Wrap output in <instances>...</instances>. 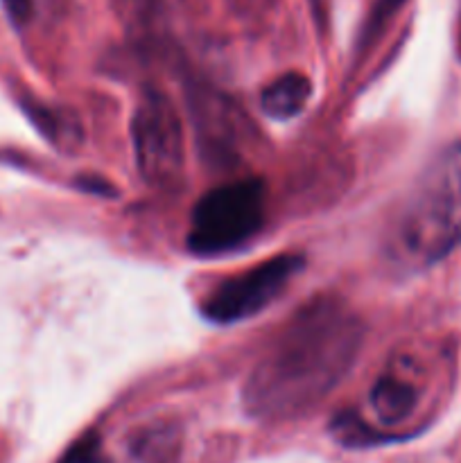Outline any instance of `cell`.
Returning a JSON list of instances; mask_svg holds the SVG:
<instances>
[{
    "instance_id": "1",
    "label": "cell",
    "mask_w": 461,
    "mask_h": 463,
    "mask_svg": "<svg viewBox=\"0 0 461 463\" xmlns=\"http://www.w3.org/2000/svg\"><path fill=\"white\" fill-rule=\"evenodd\" d=\"M362 335V321L339 298L306 303L249 373L242 392L249 414L262 420L306 414L342 383Z\"/></svg>"
},
{
    "instance_id": "2",
    "label": "cell",
    "mask_w": 461,
    "mask_h": 463,
    "mask_svg": "<svg viewBox=\"0 0 461 463\" xmlns=\"http://www.w3.org/2000/svg\"><path fill=\"white\" fill-rule=\"evenodd\" d=\"M405 262L428 267L461 242V143L443 149L419 176L396 224Z\"/></svg>"
},
{
    "instance_id": "3",
    "label": "cell",
    "mask_w": 461,
    "mask_h": 463,
    "mask_svg": "<svg viewBox=\"0 0 461 463\" xmlns=\"http://www.w3.org/2000/svg\"><path fill=\"white\" fill-rule=\"evenodd\" d=\"M265 215L267 190L260 181H233L208 190L193 208L188 249L197 256L233 251L262 229Z\"/></svg>"
},
{
    "instance_id": "4",
    "label": "cell",
    "mask_w": 461,
    "mask_h": 463,
    "mask_svg": "<svg viewBox=\"0 0 461 463\" xmlns=\"http://www.w3.org/2000/svg\"><path fill=\"white\" fill-rule=\"evenodd\" d=\"M131 143L140 176L158 190L183 179L185 145L176 107L163 93H147L131 118Z\"/></svg>"
},
{
    "instance_id": "5",
    "label": "cell",
    "mask_w": 461,
    "mask_h": 463,
    "mask_svg": "<svg viewBox=\"0 0 461 463\" xmlns=\"http://www.w3.org/2000/svg\"><path fill=\"white\" fill-rule=\"evenodd\" d=\"M306 260L296 253H280L251 269L221 280L202 301V315L215 324H238L256 317L285 292Z\"/></svg>"
},
{
    "instance_id": "6",
    "label": "cell",
    "mask_w": 461,
    "mask_h": 463,
    "mask_svg": "<svg viewBox=\"0 0 461 463\" xmlns=\"http://www.w3.org/2000/svg\"><path fill=\"white\" fill-rule=\"evenodd\" d=\"M429 369L419 357H398L380 373L369 393V407L373 419L384 430H398L409 425L428 402Z\"/></svg>"
},
{
    "instance_id": "7",
    "label": "cell",
    "mask_w": 461,
    "mask_h": 463,
    "mask_svg": "<svg viewBox=\"0 0 461 463\" xmlns=\"http://www.w3.org/2000/svg\"><path fill=\"white\" fill-rule=\"evenodd\" d=\"M312 84L301 72H285L271 81L260 95V107L274 120H289L306 109Z\"/></svg>"
},
{
    "instance_id": "8",
    "label": "cell",
    "mask_w": 461,
    "mask_h": 463,
    "mask_svg": "<svg viewBox=\"0 0 461 463\" xmlns=\"http://www.w3.org/2000/svg\"><path fill=\"white\" fill-rule=\"evenodd\" d=\"M131 452L140 463H174L179 455V439L170 428L143 430L138 437L131 441Z\"/></svg>"
},
{
    "instance_id": "9",
    "label": "cell",
    "mask_w": 461,
    "mask_h": 463,
    "mask_svg": "<svg viewBox=\"0 0 461 463\" xmlns=\"http://www.w3.org/2000/svg\"><path fill=\"white\" fill-rule=\"evenodd\" d=\"M30 116L34 118V122L39 125V129L48 136L50 140H54L57 145L61 143H75L77 134H80V122L71 120L68 113L52 111L48 107H41V104H32Z\"/></svg>"
},
{
    "instance_id": "10",
    "label": "cell",
    "mask_w": 461,
    "mask_h": 463,
    "mask_svg": "<svg viewBox=\"0 0 461 463\" xmlns=\"http://www.w3.org/2000/svg\"><path fill=\"white\" fill-rule=\"evenodd\" d=\"M61 463H98V441L95 439H84L77 443Z\"/></svg>"
},
{
    "instance_id": "11",
    "label": "cell",
    "mask_w": 461,
    "mask_h": 463,
    "mask_svg": "<svg viewBox=\"0 0 461 463\" xmlns=\"http://www.w3.org/2000/svg\"><path fill=\"white\" fill-rule=\"evenodd\" d=\"M3 3H5V9H7L9 18H12L14 23H18V25L30 18L32 0H3Z\"/></svg>"
},
{
    "instance_id": "12",
    "label": "cell",
    "mask_w": 461,
    "mask_h": 463,
    "mask_svg": "<svg viewBox=\"0 0 461 463\" xmlns=\"http://www.w3.org/2000/svg\"><path fill=\"white\" fill-rule=\"evenodd\" d=\"M459 57H461V25H459Z\"/></svg>"
}]
</instances>
